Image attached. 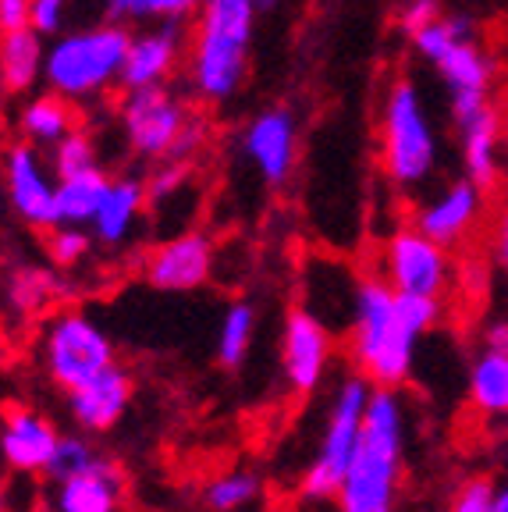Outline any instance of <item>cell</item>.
<instances>
[{
    "label": "cell",
    "instance_id": "obj_1",
    "mask_svg": "<svg viewBox=\"0 0 508 512\" xmlns=\"http://www.w3.org/2000/svg\"><path fill=\"white\" fill-rule=\"evenodd\" d=\"M445 303L430 296H402L381 274L352 285L349 360L374 388H402L416 367V342L437 328Z\"/></svg>",
    "mask_w": 508,
    "mask_h": 512
},
{
    "label": "cell",
    "instance_id": "obj_2",
    "mask_svg": "<svg viewBox=\"0 0 508 512\" xmlns=\"http://www.w3.org/2000/svg\"><path fill=\"white\" fill-rule=\"evenodd\" d=\"M405 402L395 388H374L366 402L359 448L345 470L342 491L334 498L338 512H398L405 473Z\"/></svg>",
    "mask_w": 508,
    "mask_h": 512
},
{
    "label": "cell",
    "instance_id": "obj_3",
    "mask_svg": "<svg viewBox=\"0 0 508 512\" xmlns=\"http://www.w3.org/2000/svg\"><path fill=\"white\" fill-rule=\"evenodd\" d=\"M256 0H203L196 11V32L189 40V82L199 100L228 104L239 96L249 75Z\"/></svg>",
    "mask_w": 508,
    "mask_h": 512
},
{
    "label": "cell",
    "instance_id": "obj_4",
    "mask_svg": "<svg viewBox=\"0 0 508 512\" xmlns=\"http://www.w3.org/2000/svg\"><path fill=\"white\" fill-rule=\"evenodd\" d=\"M128 43H132L128 25L111 22V18L86 25V29H64L47 47L43 82L50 93L72 104L111 93L114 86H121Z\"/></svg>",
    "mask_w": 508,
    "mask_h": 512
},
{
    "label": "cell",
    "instance_id": "obj_5",
    "mask_svg": "<svg viewBox=\"0 0 508 512\" xmlns=\"http://www.w3.org/2000/svg\"><path fill=\"white\" fill-rule=\"evenodd\" d=\"M413 50L434 68L437 79L445 82L455 125L491 107L487 93H491L494 64L477 43V25L469 15H462V11L448 15L445 11L434 25L416 32Z\"/></svg>",
    "mask_w": 508,
    "mask_h": 512
},
{
    "label": "cell",
    "instance_id": "obj_6",
    "mask_svg": "<svg viewBox=\"0 0 508 512\" xmlns=\"http://www.w3.org/2000/svg\"><path fill=\"white\" fill-rule=\"evenodd\" d=\"M441 160V139L413 79H395L381 104V168L395 189L430 182Z\"/></svg>",
    "mask_w": 508,
    "mask_h": 512
},
{
    "label": "cell",
    "instance_id": "obj_7",
    "mask_svg": "<svg viewBox=\"0 0 508 512\" xmlns=\"http://www.w3.org/2000/svg\"><path fill=\"white\" fill-rule=\"evenodd\" d=\"M370 395H374V384L366 381V377H359L356 370L338 381V388L331 395V406H327L324 427H320L317 448H313V459L306 463L299 480V491L306 502H334L338 498L345 470H349L352 456H356L359 448Z\"/></svg>",
    "mask_w": 508,
    "mask_h": 512
},
{
    "label": "cell",
    "instance_id": "obj_8",
    "mask_svg": "<svg viewBox=\"0 0 508 512\" xmlns=\"http://www.w3.org/2000/svg\"><path fill=\"white\" fill-rule=\"evenodd\" d=\"M40 360L47 377L64 395L118 363L111 335L86 310H57L47 320L40 338Z\"/></svg>",
    "mask_w": 508,
    "mask_h": 512
},
{
    "label": "cell",
    "instance_id": "obj_9",
    "mask_svg": "<svg viewBox=\"0 0 508 512\" xmlns=\"http://www.w3.org/2000/svg\"><path fill=\"white\" fill-rule=\"evenodd\" d=\"M118 118L128 150L135 157L171 160L178 139L189 128L192 114L185 111L182 96H175L167 86H143V89H125Z\"/></svg>",
    "mask_w": 508,
    "mask_h": 512
},
{
    "label": "cell",
    "instance_id": "obj_10",
    "mask_svg": "<svg viewBox=\"0 0 508 512\" xmlns=\"http://www.w3.org/2000/svg\"><path fill=\"white\" fill-rule=\"evenodd\" d=\"M455 267L452 256L441 242L427 239L420 228L405 224L384 239L381 249V278L388 281L402 296H445L448 281H452Z\"/></svg>",
    "mask_w": 508,
    "mask_h": 512
},
{
    "label": "cell",
    "instance_id": "obj_11",
    "mask_svg": "<svg viewBox=\"0 0 508 512\" xmlns=\"http://www.w3.org/2000/svg\"><path fill=\"white\" fill-rule=\"evenodd\" d=\"M0 182L8 207L32 232H54L61 217H57V175L50 160L43 157L40 146L32 143H11L0 153Z\"/></svg>",
    "mask_w": 508,
    "mask_h": 512
},
{
    "label": "cell",
    "instance_id": "obj_12",
    "mask_svg": "<svg viewBox=\"0 0 508 512\" xmlns=\"http://www.w3.org/2000/svg\"><path fill=\"white\" fill-rule=\"evenodd\" d=\"M334 360V338L320 313L310 306H295L281 324V377L288 392L310 399L324 388Z\"/></svg>",
    "mask_w": 508,
    "mask_h": 512
},
{
    "label": "cell",
    "instance_id": "obj_13",
    "mask_svg": "<svg viewBox=\"0 0 508 512\" xmlns=\"http://www.w3.org/2000/svg\"><path fill=\"white\" fill-rule=\"evenodd\" d=\"M217 264V246L207 232H182L164 239L143 256V278L157 292H196L210 281Z\"/></svg>",
    "mask_w": 508,
    "mask_h": 512
},
{
    "label": "cell",
    "instance_id": "obj_14",
    "mask_svg": "<svg viewBox=\"0 0 508 512\" xmlns=\"http://www.w3.org/2000/svg\"><path fill=\"white\" fill-rule=\"evenodd\" d=\"M242 153H246V160L270 189L288 185L295 160H299V125H295V114L288 107H263L242 128Z\"/></svg>",
    "mask_w": 508,
    "mask_h": 512
},
{
    "label": "cell",
    "instance_id": "obj_15",
    "mask_svg": "<svg viewBox=\"0 0 508 512\" xmlns=\"http://www.w3.org/2000/svg\"><path fill=\"white\" fill-rule=\"evenodd\" d=\"M480 217H484V189L462 175L455 182L441 185L434 196H427L413 210V228H420L427 239L452 249L455 242H462L477 228Z\"/></svg>",
    "mask_w": 508,
    "mask_h": 512
},
{
    "label": "cell",
    "instance_id": "obj_16",
    "mask_svg": "<svg viewBox=\"0 0 508 512\" xmlns=\"http://www.w3.org/2000/svg\"><path fill=\"white\" fill-rule=\"evenodd\" d=\"M61 431L50 416H43L32 406H11L0 420V459L15 473H47L50 459L57 452Z\"/></svg>",
    "mask_w": 508,
    "mask_h": 512
},
{
    "label": "cell",
    "instance_id": "obj_17",
    "mask_svg": "<svg viewBox=\"0 0 508 512\" xmlns=\"http://www.w3.org/2000/svg\"><path fill=\"white\" fill-rule=\"evenodd\" d=\"M135 381L121 363H111L104 374H96L82 388L68 392V416L79 434H107L125 420L132 406Z\"/></svg>",
    "mask_w": 508,
    "mask_h": 512
},
{
    "label": "cell",
    "instance_id": "obj_18",
    "mask_svg": "<svg viewBox=\"0 0 508 512\" xmlns=\"http://www.w3.org/2000/svg\"><path fill=\"white\" fill-rule=\"evenodd\" d=\"M185 57L182 25H150L143 32H132L125 68H121V89L167 86V79L178 72Z\"/></svg>",
    "mask_w": 508,
    "mask_h": 512
},
{
    "label": "cell",
    "instance_id": "obj_19",
    "mask_svg": "<svg viewBox=\"0 0 508 512\" xmlns=\"http://www.w3.org/2000/svg\"><path fill=\"white\" fill-rule=\"evenodd\" d=\"M128 477L114 459L96 456L86 470L54 480V512H121Z\"/></svg>",
    "mask_w": 508,
    "mask_h": 512
},
{
    "label": "cell",
    "instance_id": "obj_20",
    "mask_svg": "<svg viewBox=\"0 0 508 512\" xmlns=\"http://www.w3.org/2000/svg\"><path fill=\"white\" fill-rule=\"evenodd\" d=\"M146 200H150L146 182L128 178V175L111 178V189H107L104 203H100V210H96L93 224H89L93 239L107 249L125 246V242L135 235V228H139V221H143Z\"/></svg>",
    "mask_w": 508,
    "mask_h": 512
},
{
    "label": "cell",
    "instance_id": "obj_21",
    "mask_svg": "<svg viewBox=\"0 0 508 512\" xmlns=\"http://www.w3.org/2000/svg\"><path fill=\"white\" fill-rule=\"evenodd\" d=\"M459 139H462V168H466L469 182H477L480 189L498 182L501 171V125L498 114L487 107V111L473 114V118L459 121Z\"/></svg>",
    "mask_w": 508,
    "mask_h": 512
},
{
    "label": "cell",
    "instance_id": "obj_22",
    "mask_svg": "<svg viewBox=\"0 0 508 512\" xmlns=\"http://www.w3.org/2000/svg\"><path fill=\"white\" fill-rule=\"evenodd\" d=\"M466 399L487 420H508V352L480 349L469 363Z\"/></svg>",
    "mask_w": 508,
    "mask_h": 512
},
{
    "label": "cell",
    "instance_id": "obj_23",
    "mask_svg": "<svg viewBox=\"0 0 508 512\" xmlns=\"http://www.w3.org/2000/svg\"><path fill=\"white\" fill-rule=\"evenodd\" d=\"M18 128H22V139L32 146H57L68 132L79 128V111H75L72 100H64L57 93H36L25 100V107L18 111Z\"/></svg>",
    "mask_w": 508,
    "mask_h": 512
},
{
    "label": "cell",
    "instance_id": "obj_24",
    "mask_svg": "<svg viewBox=\"0 0 508 512\" xmlns=\"http://www.w3.org/2000/svg\"><path fill=\"white\" fill-rule=\"evenodd\" d=\"M43 61H47V47H43L40 32H4L0 36V89L29 93L43 79Z\"/></svg>",
    "mask_w": 508,
    "mask_h": 512
},
{
    "label": "cell",
    "instance_id": "obj_25",
    "mask_svg": "<svg viewBox=\"0 0 508 512\" xmlns=\"http://www.w3.org/2000/svg\"><path fill=\"white\" fill-rule=\"evenodd\" d=\"M107 189H111V175L104 168H89L82 175L57 178V217H61V224L89 228L100 203H104Z\"/></svg>",
    "mask_w": 508,
    "mask_h": 512
},
{
    "label": "cell",
    "instance_id": "obj_26",
    "mask_svg": "<svg viewBox=\"0 0 508 512\" xmlns=\"http://www.w3.org/2000/svg\"><path fill=\"white\" fill-rule=\"evenodd\" d=\"M263 498V477L246 466L221 470L207 480L203 488V505L207 512H246Z\"/></svg>",
    "mask_w": 508,
    "mask_h": 512
},
{
    "label": "cell",
    "instance_id": "obj_27",
    "mask_svg": "<svg viewBox=\"0 0 508 512\" xmlns=\"http://www.w3.org/2000/svg\"><path fill=\"white\" fill-rule=\"evenodd\" d=\"M256 338V306L239 299L224 310L221 324H217V342H214V356L224 370H239L246 363L249 349H253Z\"/></svg>",
    "mask_w": 508,
    "mask_h": 512
},
{
    "label": "cell",
    "instance_id": "obj_28",
    "mask_svg": "<svg viewBox=\"0 0 508 512\" xmlns=\"http://www.w3.org/2000/svg\"><path fill=\"white\" fill-rule=\"evenodd\" d=\"M57 285H61V281H57L50 271L22 264L8 274V281H4V303H8V310L18 313V317H32V313H43L57 296H61Z\"/></svg>",
    "mask_w": 508,
    "mask_h": 512
},
{
    "label": "cell",
    "instance_id": "obj_29",
    "mask_svg": "<svg viewBox=\"0 0 508 512\" xmlns=\"http://www.w3.org/2000/svg\"><path fill=\"white\" fill-rule=\"evenodd\" d=\"M203 0H107V15L121 25H182L196 18Z\"/></svg>",
    "mask_w": 508,
    "mask_h": 512
},
{
    "label": "cell",
    "instance_id": "obj_30",
    "mask_svg": "<svg viewBox=\"0 0 508 512\" xmlns=\"http://www.w3.org/2000/svg\"><path fill=\"white\" fill-rule=\"evenodd\" d=\"M50 168H54L57 178L68 175H82L89 168H100V157H96V143L86 128H75L61 139L57 146H50Z\"/></svg>",
    "mask_w": 508,
    "mask_h": 512
},
{
    "label": "cell",
    "instance_id": "obj_31",
    "mask_svg": "<svg viewBox=\"0 0 508 512\" xmlns=\"http://www.w3.org/2000/svg\"><path fill=\"white\" fill-rule=\"evenodd\" d=\"M93 232L89 228H75V224H57L54 232H47V242H43V249H47V260L54 264V271H72V267H79L82 260L89 256V249H93Z\"/></svg>",
    "mask_w": 508,
    "mask_h": 512
},
{
    "label": "cell",
    "instance_id": "obj_32",
    "mask_svg": "<svg viewBox=\"0 0 508 512\" xmlns=\"http://www.w3.org/2000/svg\"><path fill=\"white\" fill-rule=\"evenodd\" d=\"M100 456L93 448V441H89V434H61V441H57V452L54 459H50V470L47 477L50 480H64L72 477V473L86 470L93 459Z\"/></svg>",
    "mask_w": 508,
    "mask_h": 512
},
{
    "label": "cell",
    "instance_id": "obj_33",
    "mask_svg": "<svg viewBox=\"0 0 508 512\" xmlns=\"http://www.w3.org/2000/svg\"><path fill=\"white\" fill-rule=\"evenodd\" d=\"M68 8L72 0H29V29L40 32L43 40H54L64 32V22H68Z\"/></svg>",
    "mask_w": 508,
    "mask_h": 512
},
{
    "label": "cell",
    "instance_id": "obj_34",
    "mask_svg": "<svg viewBox=\"0 0 508 512\" xmlns=\"http://www.w3.org/2000/svg\"><path fill=\"white\" fill-rule=\"evenodd\" d=\"M441 15H445V4H441V0H402L398 11H395V22H398V29L413 40L416 32H423L427 25H434Z\"/></svg>",
    "mask_w": 508,
    "mask_h": 512
},
{
    "label": "cell",
    "instance_id": "obj_35",
    "mask_svg": "<svg viewBox=\"0 0 508 512\" xmlns=\"http://www.w3.org/2000/svg\"><path fill=\"white\" fill-rule=\"evenodd\" d=\"M494 491H498V484L487 477L466 480V484L452 495V502H448L445 512H494Z\"/></svg>",
    "mask_w": 508,
    "mask_h": 512
},
{
    "label": "cell",
    "instance_id": "obj_36",
    "mask_svg": "<svg viewBox=\"0 0 508 512\" xmlns=\"http://www.w3.org/2000/svg\"><path fill=\"white\" fill-rule=\"evenodd\" d=\"M185 175H189V168L185 164H178V160H167V168H160L157 175L146 182V192H150V200H164V196H175L178 185L185 182Z\"/></svg>",
    "mask_w": 508,
    "mask_h": 512
},
{
    "label": "cell",
    "instance_id": "obj_37",
    "mask_svg": "<svg viewBox=\"0 0 508 512\" xmlns=\"http://www.w3.org/2000/svg\"><path fill=\"white\" fill-rule=\"evenodd\" d=\"M29 29V0H0V36Z\"/></svg>",
    "mask_w": 508,
    "mask_h": 512
},
{
    "label": "cell",
    "instance_id": "obj_38",
    "mask_svg": "<svg viewBox=\"0 0 508 512\" xmlns=\"http://www.w3.org/2000/svg\"><path fill=\"white\" fill-rule=\"evenodd\" d=\"M484 345L487 349L508 352V317H494L484 324Z\"/></svg>",
    "mask_w": 508,
    "mask_h": 512
},
{
    "label": "cell",
    "instance_id": "obj_39",
    "mask_svg": "<svg viewBox=\"0 0 508 512\" xmlns=\"http://www.w3.org/2000/svg\"><path fill=\"white\" fill-rule=\"evenodd\" d=\"M494 260H498L501 274H505V281H508V214L501 217L498 235H494Z\"/></svg>",
    "mask_w": 508,
    "mask_h": 512
},
{
    "label": "cell",
    "instance_id": "obj_40",
    "mask_svg": "<svg viewBox=\"0 0 508 512\" xmlns=\"http://www.w3.org/2000/svg\"><path fill=\"white\" fill-rule=\"evenodd\" d=\"M494 512H508V480L494 491Z\"/></svg>",
    "mask_w": 508,
    "mask_h": 512
},
{
    "label": "cell",
    "instance_id": "obj_41",
    "mask_svg": "<svg viewBox=\"0 0 508 512\" xmlns=\"http://www.w3.org/2000/svg\"><path fill=\"white\" fill-rule=\"evenodd\" d=\"M0 512H8V488L0 484Z\"/></svg>",
    "mask_w": 508,
    "mask_h": 512
},
{
    "label": "cell",
    "instance_id": "obj_42",
    "mask_svg": "<svg viewBox=\"0 0 508 512\" xmlns=\"http://www.w3.org/2000/svg\"><path fill=\"white\" fill-rule=\"evenodd\" d=\"M256 4H260V11H270V8H278L281 0H256Z\"/></svg>",
    "mask_w": 508,
    "mask_h": 512
}]
</instances>
